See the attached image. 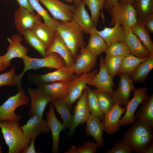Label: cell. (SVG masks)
<instances>
[{
	"mask_svg": "<svg viewBox=\"0 0 153 153\" xmlns=\"http://www.w3.org/2000/svg\"><path fill=\"white\" fill-rule=\"evenodd\" d=\"M122 135V142L127 144L133 151L144 153L153 143L152 128L138 120Z\"/></svg>",
	"mask_w": 153,
	"mask_h": 153,
	"instance_id": "obj_1",
	"label": "cell"
},
{
	"mask_svg": "<svg viewBox=\"0 0 153 153\" xmlns=\"http://www.w3.org/2000/svg\"><path fill=\"white\" fill-rule=\"evenodd\" d=\"M0 128L8 153H20L29 145L31 140L25 138L19 122L10 120L0 121Z\"/></svg>",
	"mask_w": 153,
	"mask_h": 153,
	"instance_id": "obj_2",
	"label": "cell"
},
{
	"mask_svg": "<svg viewBox=\"0 0 153 153\" xmlns=\"http://www.w3.org/2000/svg\"><path fill=\"white\" fill-rule=\"evenodd\" d=\"M59 21L56 30L75 59L80 49L85 47L84 33L72 20Z\"/></svg>",
	"mask_w": 153,
	"mask_h": 153,
	"instance_id": "obj_3",
	"label": "cell"
},
{
	"mask_svg": "<svg viewBox=\"0 0 153 153\" xmlns=\"http://www.w3.org/2000/svg\"><path fill=\"white\" fill-rule=\"evenodd\" d=\"M22 59L24 64V68L22 72L19 75H16V76L17 86L19 91L22 89L21 80L22 77L28 70L44 67L57 69L65 65L63 59L55 52L41 58H32L26 54Z\"/></svg>",
	"mask_w": 153,
	"mask_h": 153,
	"instance_id": "obj_4",
	"label": "cell"
},
{
	"mask_svg": "<svg viewBox=\"0 0 153 153\" xmlns=\"http://www.w3.org/2000/svg\"><path fill=\"white\" fill-rule=\"evenodd\" d=\"M30 97L22 89L15 95L9 98L0 106V121L10 120L19 122L22 118L16 114V109L22 105L29 106Z\"/></svg>",
	"mask_w": 153,
	"mask_h": 153,
	"instance_id": "obj_5",
	"label": "cell"
},
{
	"mask_svg": "<svg viewBox=\"0 0 153 153\" xmlns=\"http://www.w3.org/2000/svg\"><path fill=\"white\" fill-rule=\"evenodd\" d=\"M77 76L74 73L72 68L65 65L56 71L46 74L41 75L29 73H28L27 78L31 84L39 87L46 83L61 81H71Z\"/></svg>",
	"mask_w": 153,
	"mask_h": 153,
	"instance_id": "obj_6",
	"label": "cell"
},
{
	"mask_svg": "<svg viewBox=\"0 0 153 153\" xmlns=\"http://www.w3.org/2000/svg\"><path fill=\"white\" fill-rule=\"evenodd\" d=\"M95 69L89 73H84L77 76L70 81L68 88V93L65 99L69 109L71 110L72 105L80 97L87 84L98 73Z\"/></svg>",
	"mask_w": 153,
	"mask_h": 153,
	"instance_id": "obj_7",
	"label": "cell"
},
{
	"mask_svg": "<svg viewBox=\"0 0 153 153\" xmlns=\"http://www.w3.org/2000/svg\"><path fill=\"white\" fill-rule=\"evenodd\" d=\"M109 12L111 19L110 26H114L117 22L120 25L131 28L137 20L135 11L131 4L118 2Z\"/></svg>",
	"mask_w": 153,
	"mask_h": 153,
	"instance_id": "obj_8",
	"label": "cell"
},
{
	"mask_svg": "<svg viewBox=\"0 0 153 153\" xmlns=\"http://www.w3.org/2000/svg\"><path fill=\"white\" fill-rule=\"evenodd\" d=\"M14 22L16 29L21 35L31 31L38 23L42 22V17L38 13L33 14L19 6L14 14Z\"/></svg>",
	"mask_w": 153,
	"mask_h": 153,
	"instance_id": "obj_9",
	"label": "cell"
},
{
	"mask_svg": "<svg viewBox=\"0 0 153 153\" xmlns=\"http://www.w3.org/2000/svg\"><path fill=\"white\" fill-rule=\"evenodd\" d=\"M147 87H143L135 89L132 99L125 105L126 112L123 118L120 120V127L133 124L135 121L134 115L135 111L139 104H141L148 97Z\"/></svg>",
	"mask_w": 153,
	"mask_h": 153,
	"instance_id": "obj_10",
	"label": "cell"
},
{
	"mask_svg": "<svg viewBox=\"0 0 153 153\" xmlns=\"http://www.w3.org/2000/svg\"><path fill=\"white\" fill-rule=\"evenodd\" d=\"M47 8L53 18L58 21L72 20L75 6L65 4L58 0H38Z\"/></svg>",
	"mask_w": 153,
	"mask_h": 153,
	"instance_id": "obj_11",
	"label": "cell"
},
{
	"mask_svg": "<svg viewBox=\"0 0 153 153\" xmlns=\"http://www.w3.org/2000/svg\"><path fill=\"white\" fill-rule=\"evenodd\" d=\"M31 101V106L29 112L30 117L37 114L43 117L45 108L48 103L52 100L50 96L41 88L28 87L27 90Z\"/></svg>",
	"mask_w": 153,
	"mask_h": 153,
	"instance_id": "obj_12",
	"label": "cell"
},
{
	"mask_svg": "<svg viewBox=\"0 0 153 153\" xmlns=\"http://www.w3.org/2000/svg\"><path fill=\"white\" fill-rule=\"evenodd\" d=\"M100 69L99 72L88 83L87 85L93 86L99 90L107 92L112 96L115 85L113 78L108 74L105 65L104 58L100 57Z\"/></svg>",
	"mask_w": 153,
	"mask_h": 153,
	"instance_id": "obj_13",
	"label": "cell"
},
{
	"mask_svg": "<svg viewBox=\"0 0 153 153\" xmlns=\"http://www.w3.org/2000/svg\"><path fill=\"white\" fill-rule=\"evenodd\" d=\"M23 40L20 35L14 34L10 38H8L9 42L7 51L1 59L3 65L7 68L10 65L11 60L15 58H22L28 52V48L24 46L21 42Z\"/></svg>",
	"mask_w": 153,
	"mask_h": 153,
	"instance_id": "obj_14",
	"label": "cell"
},
{
	"mask_svg": "<svg viewBox=\"0 0 153 153\" xmlns=\"http://www.w3.org/2000/svg\"><path fill=\"white\" fill-rule=\"evenodd\" d=\"M120 80L117 89L112 96L115 103L123 108L129 101L131 92L135 89L133 80L126 74L120 75Z\"/></svg>",
	"mask_w": 153,
	"mask_h": 153,
	"instance_id": "obj_15",
	"label": "cell"
},
{
	"mask_svg": "<svg viewBox=\"0 0 153 153\" xmlns=\"http://www.w3.org/2000/svg\"><path fill=\"white\" fill-rule=\"evenodd\" d=\"M87 97V90L86 88L83 90L74 108L73 121L69 131V136L72 135L78 126L86 122L90 115V111L88 105Z\"/></svg>",
	"mask_w": 153,
	"mask_h": 153,
	"instance_id": "obj_16",
	"label": "cell"
},
{
	"mask_svg": "<svg viewBox=\"0 0 153 153\" xmlns=\"http://www.w3.org/2000/svg\"><path fill=\"white\" fill-rule=\"evenodd\" d=\"M79 52L73 68L74 73L77 76L90 72L95 66L97 59L85 47L82 48Z\"/></svg>",
	"mask_w": 153,
	"mask_h": 153,
	"instance_id": "obj_17",
	"label": "cell"
},
{
	"mask_svg": "<svg viewBox=\"0 0 153 153\" xmlns=\"http://www.w3.org/2000/svg\"><path fill=\"white\" fill-rule=\"evenodd\" d=\"M21 127L25 137L30 140L39 134L48 133L50 130L47 122L37 114L30 117L26 124Z\"/></svg>",
	"mask_w": 153,
	"mask_h": 153,
	"instance_id": "obj_18",
	"label": "cell"
},
{
	"mask_svg": "<svg viewBox=\"0 0 153 153\" xmlns=\"http://www.w3.org/2000/svg\"><path fill=\"white\" fill-rule=\"evenodd\" d=\"M117 103H115L111 109L104 115L101 122L104 126V131L109 135L116 134L120 130V118L126 110Z\"/></svg>",
	"mask_w": 153,
	"mask_h": 153,
	"instance_id": "obj_19",
	"label": "cell"
},
{
	"mask_svg": "<svg viewBox=\"0 0 153 153\" xmlns=\"http://www.w3.org/2000/svg\"><path fill=\"white\" fill-rule=\"evenodd\" d=\"M124 27V42L128 47L130 54L140 58H148L150 54L130 27Z\"/></svg>",
	"mask_w": 153,
	"mask_h": 153,
	"instance_id": "obj_20",
	"label": "cell"
},
{
	"mask_svg": "<svg viewBox=\"0 0 153 153\" xmlns=\"http://www.w3.org/2000/svg\"><path fill=\"white\" fill-rule=\"evenodd\" d=\"M46 52L47 56L54 52L58 54L64 60L66 66L73 68L75 59L57 31L55 39Z\"/></svg>",
	"mask_w": 153,
	"mask_h": 153,
	"instance_id": "obj_21",
	"label": "cell"
},
{
	"mask_svg": "<svg viewBox=\"0 0 153 153\" xmlns=\"http://www.w3.org/2000/svg\"><path fill=\"white\" fill-rule=\"evenodd\" d=\"M85 4L81 0L75 6L72 20L84 33L90 34L94 27H96L85 9Z\"/></svg>",
	"mask_w": 153,
	"mask_h": 153,
	"instance_id": "obj_22",
	"label": "cell"
},
{
	"mask_svg": "<svg viewBox=\"0 0 153 153\" xmlns=\"http://www.w3.org/2000/svg\"><path fill=\"white\" fill-rule=\"evenodd\" d=\"M50 109L46 113V121L51 131L52 138V152L54 153L60 152L59 140L61 131L65 129L62 124L58 120L54 112V107L52 104H50Z\"/></svg>",
	"mask_w": 153,
	"mask_h": 153,
	"instance_id": "obj_23",
	"label": "cell"
},
{
	"mask_svg": "<svg viewBox=\"0 0 153 153\" xmlns=\"http://www.w3.org/2000/svg\"><path fill=\"white\" fill-rule=\"evenodd\" d=\"M101 118L90 114L86 122L85 132L88 135L93 137L100 148H103L104 143L103 139L104 126Z\"/></svg>",
	"mask_w": 153,
	"mask_h": 153,
	"instance_id": "obj_24",
	"label": "cell"
},
{
	"mask_svg": "<svg viewBox=\"0 0 153 153\" xmlns=\"http://www.w3.org/2000/svg\"><path fill=\"white\" fill-rule=\"evenodd\" d=\"M43 45L46 50L53 43L56 29L48 27L42 22L37 24L31 31Z\"/></svg>",
	"mask_w": 153,
	"mask_h": 153,
	"instance_id": "obj_25",
	"label": "cell"
},
{
	"mask_svg": "<svg viewBox=\"0 0 153 153\" xmlns=\"http://www.w3.org/2000/svg\"><path fill=\"white\" fill-rule=\"evenodd\" d=\"M95 31L105 40L107 46L116 42H124V27L116 22L112 28L105 27L103 30Z\"/></svg>",
	"mask_w": 153,
	"mask_h": 153,
	"instance_id": "obj_26",
	"label": "cell"
},
{
	"mask_svg": "<svg viewBox=\"0 0 153 153\" xmlns=\"http://www.w3.org/2000/svg\"><path fill=\"white\" fill-rule=\"evenodd\" d=\"M70 81H61L43 84L38 88L44 90L50 96L52 100L65 99L68 93Z\"/></svg>",
	"mask_w": 153,
	"mask_h": 153,
	"instance_id": "obj_27",
	"label": "cell"
},
{
	"mask_svg": "<svg viewBox=\"0 0 153 153\" xmlns=\"http://www.w3.org/2000/svg\"><path fill=\"white\" fill-rule=\"evenodd\" d=\"M141 106L135 116L136 119L153 128V94L141 104Z\"/></svg>",
	"mask_w": 153,
	"mask_h": 153,
	"instance_id": "obj_28",
	"label": "cell"
},
{
	"mask_svg": "<svg viewBox=\"0 0 153 153\" xmlns=\"http://www.w3.org/2000/svg\"><path fill=\"white\" fill-rule=\"evenodd\" d=\"M153 68V54L140 64L131 74V78L135 82L144 83Z\"/></svg>",
	"mask_w": 153,
	"mask_h": 153,
	"instance_id": "obj_29",
	"label": "cell"
},
{
	"mask_svg": "<svg viewBox=\"0 0 153 153\" xmlns=\"http://www.w3.org/2000/svg\"><path fill=\"white\" fill-rule=\"evenodd\" d=\"M96 27L91 32L86 49L94 56L97 57L105 52L107 45L105 40L95 31Z\"/></svg>",
	"mask_w": 153,
	"mask_h": 153,
	"instance_id": "obj_30",
	"label": "cell"
},
{
	"mask_svg": "<svg viewBox=\"0 0 153 153\" xmlns=\"http://www.w3.org/2000/svg\"><path fill=\"white\" fill-rule=\"evenodd\" d=\"M133 33L140 39L150 54H153V43L150 33L146 29L140 20H137L131 28Z\"/></svg>",
	"mask_w": 153,
	"mask_h": 153,
	"instance_id": "obj_31",
	"label": "cell"
},
{
	"mask_svg": "<svg viewBox=\"0 0 153 153\" xmlns=\"http://www.w3.org/2000/svg\"><path fill=\"white\" fill-rule=\"evenodd\" d=\"M56 111L60 115L62 119V124L65 129H70L71 126L73 115L70 113L64 99L60 98L51 101Z\"/></svg>",
	"mask_w": 153,
	"mask_h": 153,
	"instance_id": "obj_32",
	"label": "cell"
},
{
	"mask_svg": "<svg viewBox=\"0 0 153 153\" xmlns=\"http://www.w3.org/2000/svg\"><path fill=\"white\" fill-rule=\"evenodd\" d=\"M148 58H139L131 54L124 57L117 75L123 73L130 76L137 66Z\"/></svg>",
	"mask_w": 153,
	"mask_h": 153,
	"instance_id": "obj_33",
	"label": "cell"
},
{
	"mask_svg": "<svg viewBox=\"0 0 153 153\" xmlns=\"http://www.w3.org/2000/svg\"><path fill=\"white\" fill-rule=\"evenodd\" d=\"M131 5L135 11L137 20L153 13V0H133Z\"/></svg>",
	"mask_w": 153,
	"mask_h": 153,
	"instance_id": "obj_34",
	"label": "cell"
},
{
	"mask_svg": "<svg viewBox=\"0 0 153 153\" xmlns=\"http://www.w3.org/2000/svg\"><path fill=\"white\" fill-rule=\"evenodd\" d=\"M92 90L96 95L100 111L105 114L111 109L115 103L112 96L108 93L100 91L97 89Z\"/></svg>",
	"mask_w": 153,
	"mask_h": 153,
	"instance_id": "obj_35",
	"label": "cell"
},
{
	"mask_svg": "<svg viewBox=\"0 0 153 153\" xmlns=\"http://www.w3.org/2000/svg\"><path fill=\"white\" fill-rule=\"evenodd\" d=\"M32 8L43 18L44 24L47 26L56 29L59 21L50 15L47 10L44 8L38 0H28Z\"/></svg>",
	"mask_w": 153,
	"mask_h": 153,
	"instance_id": "obj_36",
	"label": "cell"
},
{
	"mask_svg": "<svg viewBox=\"0 0 153 153\" xmlns=\"http://www.w3.org/2000/svg\"><path fill=\"white\" fill-rule=\"evenodd\" d=\"M124 58L122 56H106L104 59L105 68L109 74L112 78L118 75Z\"/></svg>",
	"mask_w": 153,
	"mask_h": 153,
	"instance_id": "obj_37",
	"label": "cell"
},
{
	"mask_svg": "<svg viewBox=\"0 0 153 153\" xmlns=\"http://www.w3.org/2000/svg\"><path fill=\"white\" fill-rule=\"evenodd\" d=\"M105 52L107 56L124 57L130 54L128 47L124 42H116L108 46Z\"/></svg>",
	"mask_w": 153,
	"mask_h": 153,
	"instance_id": "obj_38",
	"label": "cell"
},
{
	"mask_svg": "<svg viewBox=\"0 0 153 153\" xmlns=\"http://www.w3.org/2000/svg\"><path fill=\"white\" fill-rule=\"evenodd\" d=\"M91 13V18L96 26L100 19V10L103 8V0H82Z\"/></svg>",
	"mask_w": 153,
	"mask_h": 153,
	"instance_id": "obj_39",
	"label": "cell"
},
{
	"mask_svg": "<svg viewBox=\"0 0 153 153\" xmlns=\"http://www.w3.org/2000/svg\"><path fill=\"white\" fill-rule=\"evenodd\" d=\"M86 88L87 93V103L91 114L103 120L104 116L100 110L95 93L87 86Z\"/></svg>",
	"mask_w": 153,
	"mask_h": 153,
	"instance_id": "obj_40",
	"label": "cell"
},
{
	"mask_svg": "<svg viewBox=\"0 0 153 153\" xmlns=\"http://www.w3.org/2000/svg\"><path fill=\"white\" fill-rule=\"evenodd\" d=\"M24 36L26 42L37 51L43 57L47 56L43 45L31 31L26 32Z\"/></svg>",
	"mask_w": 153,
	"mask_h": 153,
	"instance_id": "obj_41",
	"label": "cell"
},
{
	"mask_svg": "<svg viewBox=\"0 0 153 153\" xmlns=\"http://www.w3.org/2000/svg\"><path fill=\"white\" fill-rule=\"evenodd\" d=\"M16 75L14 66L7 72L0 74V87L6 86H17Z\"/></svg>",
	"mask_w": 153,
	"mask_h": 153,
	"instance_id": "obj_42",
	"label": "cell"
},
{
	"mask_svg": "<svg viewBox=\"0 0 153 153\" xmlns=\"http://www.w3.org/2000/svg\"><path fill=\"white\" fill-rule=\"evenodd\" d=\"M133 151L127 144L117 141L113 146L108 149L106 153H131Z\"/></svg>",
	"mask_w": 153,
	"mask_h": 153,
	"instance_id": "obj_43",
	"label": "cell"
},
{
	"mask_svg": "<svg viewBox=\"0 0 153 153\" xmlns=\"http://www.w3.org/2000/svg\"><path fill=\"white\" fill-rule=\"evenodd\" d=\"M99 147L97 143L87 141L80 147L77 148L78 153H95Z\"/></svg>",
	"mask_w": 153,
	"mask_h": 153,
	"instance_id": "obj_44",
	"label": "cell"
},
{
	"mask_svg": "<svg viewBox=\"0 0 153 153\" xmlns=\"http://www.w3.org/2000/svg\"><path fill=\"white\" fill-rule=\"evenodd\" d=\"M140 21L150 34L153 33V13L146 16Z\"/></svg>",
	"mask_w": 153,
	"mask_h": 153,
	"instance_id": "obj_45",
	"label": "cell"
},
{
	"mask_svg": "<svg viewBox=\"0 0 153 153\" xmlns=\"http://www.w3.org/2000/svg\"><path fill=\"white\" fill-rule=\"evenodd\" d=\"M20 6L28 10L33 14L35 13L28 0H15Z\"/></svg>",
	"mask_w": 153,
	"mask_h": 153,
	"instance_id": "obj_46",
	"label": "cell"
},
{
	"mask_svg": "<svg viewBox=\"0 0 153 153\" xmlns=\"http://www.w3.org/2000/svg\"><path fill=\"white\" fill-rule=\"evenodd\" d=\"M103 7L106 10L109 12L118 2V0H103Z\"/></svg>",
	"mask_w": 153,
	"mask_h": 153,
	"instance_id": "obj_47",
	"label": "cell"
},
{
	"mask_svg": "<svg viewBox=\"0 0 153 153\" xmlns=\"http://www.w3.org/2000/svg\"><path fill=\"white\" fill-rule=\"evenodd\" d=\"M36 137L32 138L30 141V144L22 153H36L34 143Z\"/></svg>",
	"mask_w": 153,
	"mask_h": 153,
	"instance_id": "obj_48",
	"label": "cell"
},
{
	"mask_svg": "<svg viewBox=\"0 0 153 153\" xmlns=\"http://www.w3.org/2000/svg\"><path fill=\"white\" fill-rule=\"evenodd\" d=\"M65 153H78L77 148L72 146L68 150L64 151Z\"/></svg>",
	"mask_w": 153,
	"mask_h": 153,
	"instance_id": "obj_49",
	"label": "cell"
},
{
	"mask_svg": "<svg viewBox=\"0 0 153 153\" xmlns=\"http://www.w3.org/2000/svg\"><path fill=\"white\" fill-rule=\"evenodd\" d=\"M118 2L122 4H131L133 0H118Z\"/></svg>",
	"mask_w": 153,
	"mask_h": 153,
	"instance_id": "obj_50",
	"label": "cell"
},
{
	"mask_svg": "<svg viewBox=\"0 0 153 153\" xmlns=\"http://www.w3.org/2000/svg\"><path fill=\"white\" fill-rule=\"evenodd\" d=\"M153 153V143L145 150L144 153Z\"/></svg>",
	"mask_w": 153,
	"mask_h": 153,
	"instance_id": "obj_51",
	"label": "cell"
},
{
	"mask_svg": "<svg viewBox=\"0 0 153 153\" xmlns=\"http://www.w3.org/2000/svg\"><path fill=\"white\" fill-rule=\"evenodd\" d=\"M6 67L3 65L1 59L0 55V71L4 70Z\"/></svg>",
	"mask_w": 153,
	"mask_h": 153,
	"instance_id": "obj_52",
	"label": "cell"
},
{
	"mask_svg": "<svg viewBox=\"0 0 153 153\" xmlns=\"http://www.w3.org/2000/svg\"><path fill=\"white\" fill-rule=\"evenodd\" d=\"M81 0H75L74 3L75 4V6L77 5Z\"/></svg>",
	"mask_w": 153,
	"mask_h": 153,
	"instance_id": "obj_53",
	"label": "cell"
},
{
	"mask_svg": "<svg viewBox=\"0 0 153 153\" xmlns=\"http://www.w3.org/2000/svg\"><path fill=\"white\" fill-rule=\"evenodd\" d=\"M68 2L69 3H72L74 2L75 0H64Z\"/></svg>",
	"mask_w": 153,
	"mask_h": 153,
	"instance_id": "obj_54",
	"label": "cell"
},
{
	"mask_svg": "<svg viewBox=\"0 0 153 153\" xmlns=\"http://www.w3.org/2000/svg\"><path fill=\"white\" fill-rule=\"evenodd\" d=\"M2 153V148L1 146L0 145V153Z\"/></svg>",
	"mask_w": 153,
	"mask_h": 153,
	"instance_id": "obj_55",
	"label": "cell"
},
{
	"mask_svg": "<svg viewBox=\"0 0 153 153\" xmlns=\"http://www.w3.org/2000/svg\"><path fill=\"white\" fill-rule=\"evenodd\" d=\"M104 1V0H103Z\"/></svg>",
	"mask_w": 153,
	"mask_h": 153,
	"instance_id": "obj_56",
	"label": "cell"
}]
</instances>
